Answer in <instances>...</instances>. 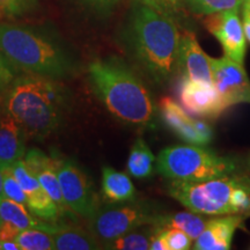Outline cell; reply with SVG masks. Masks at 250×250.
I'll return each instance as SVG.
<instances>
[{"mask_svg": "<svg viewBox=\"0 0 250 250\" xmlns=\"http://www.w3.org/2000/svg\"><path fill=\"white\" fill-rule=\"evenodd\" d=\"M181 34L176 20L137 1L125 29L134 61L155 83L164 85L179 72Z\"/></svg>", "mask_w": 250, "mask_h": 250, "instance_id": "cell-1", "label": "cell"}, {"mask_svg": "<svg viewBox=\"0 0 250 250\" xmlns=\"http://www.w3.org/2000/svg\"><path fill=\"white\" fill-rule=\"evenodd\" d=\"M70 93L58 79L21 74L0 92V107L27 136L44 138L61 127L70 110Z\"/></svg>", "mask_w": 250, "mask_h": 250, "instance_id": "cell-2", "label": "cell"}, {"mask_svg": "<svg viewBox=\"0 0 250 250\" xmlns=\"http://www.w3.org/2000/svg\"><path fill=\"white\" fill-rule=\"evenodd\" d=\"M88 79L111 115L137 129L155 127L156 107L151 93L122 59H95L88 66Z\"/></svg>", "mask_w": 250, "mask_h": 250, "instance_id": "cell-3", "label": "cell"}, {"mask_svg": "<svg viewBox=\"0 0 250 250\" xmlns=\"http://www.w3.org/2000/svg\"><path fill=\"white\" fill-rule=\"evenodd\" d=\"M0 56L17 76L62 79L74 71L71 52L61 40L35 27L0 22Z\"/></svg>", "mask_w": 250, "mask_h": 250, "instance_id": "cell-4", "label": "cell"}, {"mask_svg": "<svg viewBox=\"0 0 250 250\" xmlns=\"http://www.w3.org/2000/svg\"><path fill=\"white\" fill-rule=\"evenodd\" d=\"M158 173L170 181L197 182L237 173L235 161L198 145L166 147L156 159Z\"/></svg>", "mask_w": 250, "mask_h": 250, "instance_id": "cell-5", "label": "cell"}, {"mask_svg": "<svg viewBox=\"0 0 250 250\" xmlns=\"http://www.w3.org/2000/svg\"><path fill=\"white\" fill-rule=\"evenodd\" d=\"M242 177V174L236 173L197 182L170 181L168 192L184 208L195 213L213 217L234 214L230 196Z\"/></svg>", "mask_w": 250, "mask_h": 250, "instance_id": "cell-6", "label": "cell"}, {"mask_svg": "<svg viewBox=\"0 0 250 250\" xmlns=\"http://www.w3.org/2000/svg\"><path fill=\"white\" fill-rule=\"evenodd\" d=\"M155 215L142 203H122V205L99 210L92 219V229L101 240L110 241L140 226H151Z\"/></svg>", "mask_w": 250, "mask_h": 250, "instance_id": "cell-7", "label": "cell"}, {"mask_svg": "<svg viewBox=\"0 0 250 250\" xmlns=\"http://www.w3.org/2000/svg\"><path fill=\"white\" fill-rule=\"evenodd\" d=\"M57 175L68 208L79 217H95L100 210L99 197L85 171L71 160L59 161Z\"/></svg>", "mask_w": 250, "mask_h": 250, "instance_id": "cell-8", "label": "cell"}, {"mask_svg": "<svg viewBox=\"0 0 250 250\" xmlns=\"http://www.w3.org/2000/svg\"><path fill=\"white\" fill-rule=\"evenodd\" d=\"M180 101L190 114L197 117L217 118L229 104L223 98L214 83L192 80L182 77L179 88Z\"/></svg>", "mask_w": 250, "mask_h": 250, "instance_id": "cell-9", "label": "cell"}, {"mask_svg": "<svg viewBox=\"0 0 250 250\" xmlns=\"http://www.w3.org/2000/svg\"><path fill=\"white\" fill-rule=\"evenodd\" d=\"M210 61L214 86L229 107L239 103H250V79L243 64L227 56L210 57Z\"/></svg>", "mask_w": 250, "mask_h": 250, "instance_id": "cell-10", "label": "cell"}, {"mask_svg": "<svg viewBox=\"0 0 250 250\" xmlns=\"http://www.w3.org/2000/svg\"><path fill=\"white\" fill-rule=\"evenodd\" d=\"M206 27L223 45L225 56L243 64L246 57L247 39L242 21L239 17V9H229L208 15Z\"/></svg>", "mask_w": 250, "mask_h": 250, "instance_id": "cell-11", "label": "cell"}, {"mask_svg": "<svg viewBox=\"0 0 250 250\" xmlns=\"http://www.w3.org/2000/svg\"><path fill=\"white\" fill-rule=\"evenodd\" d=\"M11 169L26 193L28 210L43 220L59 223L62 215L57 205L50 198L48 192L42 187L36 175L28 168L23 159L14 162L11 166Z\"/></svg>", "mask_w": 250, "mask_h": 250, "instance_id": "cell-12", "label": "cell"}, {"mask_svg": "<svg viewBox=\"0 0 250 250\" xmlns=\"http://www.w3.org/2000/svg\"><path fill=\"white\" fill-rule=\"evenodd\" d=\"M23 160L28 168L36 175L50 198L56 203L62 218L68 217L76 219L77 214L68 208L62 196V187L57 175L59 161L50 158L39 148H30L29 151H27Z\"/></svg>", "mask_w": 250, "mask_h": 250, "instance_id": "cell-13", "label": "cell"}, {"mask_svg": "<svg viewBox=\"0 0 250 250\" xmlns=\"http://www.w3.org/2000/svg\"><path fill=\"white\" fill-rule=\"evenodd\" d=\"M179 71L192 80L213 83L210 56L203 51L195 34L184 31L181 35L179 50Z\"/></svg>", "mask_w": 250, "mask_h": 250, "instance_id": "cell-14", "label": "cell"}, {"mask_svg": "<svg viewBox=\"0 0 250 250\" xmlns=\"http://www.w3.org/2000/svg\"><path fill=\"white\" fill-rule=\"evenodd\" d=\"M246 217L242 214L215 215L208 219L204 230L196 239L193 249L228 250L232 247L234 233L243 226Z\"/></svg>", "mask_w": 250, "mask_h": 250, "instance_id": "cell-15", "label": "cell"}, {"mask_svg": "<svg viewBox=\"0 0 250 250\" xmlns=\"http://www.w3.org/2000/svg\"><path fill=\"white\" fill-rule=\"evenodd\" d=\"M26 131L0 107V167L12 166L26 155Z\"/></svg>", "mask_w": 250, "mask_h": 250, "instance_id": "cell-16", "label": "cell"}, {"mask_svg": "<svg viewBox=\"0 0 250 250\" xmlns=\"http://www.w3.org/2000/svg\"><path fill=\"white\" fill-rule=\"evenodd\" d=\"M159 109L165 124L184 143L198 146L208 145L197 130L196 118L190 117L176 101L168 96L162 98Z\"/></svg>", "mask_w": 250, "mask_h": 250, "instance_id": "cell-17", "label": "cell"}, {"mask_svg": "<svg viewBox=\"0 0 250 250\" xmlns=\"http://www.w3.org/2000/svg\"><path fill=\"white\" fill-rule=\"evenodd\" d=\"M0 220L17 227L20 230L34 228L50 234L57 233L62 227V225L59 223H52L35 217L28 210L26 205L12 201L4 195L0 196Z\"/></svg>", "mask_w": 250, "mask_h": 250, "instance_id": "cell-18", "label": "cell"}, {"mask_svg": "<svg viewBox=\"0 0 250 250\" xmlns=\"http://www.w3.org/2000/svg\"><path fill=\"white\" fill-rule=\"evenodd\" d=\"M102 195L110 204H122L134 201L136 189L129 175L105 166L102 168Z\"/></svg>", "mask_w": 250, "mask_h": 250, "instance_id": "cell-19", "label": "cell"}, {"mask_svg": "<svg viewBox=\"0 0 250 250\" xmlns=\"http://www.w3.org/2000/svg\"><path fill=\"white\" fill-rule=\"evenodd\" d=\"M208 220L203 214L195 212H179L165 215H155L151 226L156 228H179L186 232L192 240H196L204 230Z\"/></svg>", "mask_w": 250, "mask_h": 250, "instance_id": "cell-20", "label": "cell"}, {"mask_svg": "<svg viewBox=\"0 0 250 250\" xmlns=\"http://www.w3.org/2000/svg\"><path fill=\"white\" fill-rule=\"evenodd\" d=\"M155 161V156L145 140L138 138L131 147L127 158V173L134 179H147L154 173Z\"/></svg>", "mask_w": 250, "mask_h": 250, "instance_id": "cell-21", "label": "cell"}, {"mask_svg": "<svg viewBox=\"0 0 250 250\" xmlns=\"http://www.w3.org/2000/svg\"><path fill=\"white\" fill-rule=\"evenodd\" d=\"M52 236L55 249L58 250H93L100 248L95 237L78 227L62 225L61 229L52 234Z\"/></svg>", "mask_w": 250, "mask_h": 250, "instance_id": "cell-22", "label": "cell"}, {"mask_svg": "<svg viewBox=\"0 0 250 250\" xmlns=\"http://www.w3.org/2000/svg\"><path fill=\"white\" fill-rule=\"evenodd\" d=\"M245 0H181L186 6L196 14L211 15L229 9H240Z\"/></svg>", "mask_w": 250, "mask_h": 250, "instance_id": "cell-23", "label": "cell"}, {"mask_svg": "<svg viewBox=\"0 0 250 250\" xmlns=\"http://www.w3.org/2000/svg\"><path fill=\"white\" fill-rule=\"evenodd\" d=\"M15 241L20 246L21 250H51L55 249L52 234L41 229L20 230Z\"/></svg>", "mask_w": 250, "mask_h": 250, "instance_id": "cell-24", "label": "cell"}, {"mask_svg": "<svg viewBox=\"0 0 250 250\" xmlns=\"http://www.w3.org/2000/svg\"><path fill=\"white\" fill-rule=\"evenodd\" d=\"M152 232L142 233L131 230L124 235L107 241L105 248L112 250H147L151 247Z\"/></svg>", "mask_w": 250, "mask_h": 250, "instance_id": "cell-25", "label": "cell"}, {"mask_svg": "<svg viewBox=\"0 0 250 250\" xmlns=\"http://www.w3.org/2000/svg\"><path fill=\"white\" fill-rule=\"evenodd\" d=\"M39 0H0V19L23 17L37 7Z\"/></svg>", "mask_w": 250, "mask_h": 250, "instance_id": "cell-26", "label": "cell"}, {"mask_svg": "<svg viewBox=\"0 0 250 250\" xmlns=\"http://www.w3.org/2000/svg\"><path fill=\"white\" fill-rule=\"evenodd\" d=\"M2 195L12 201L27 206V197L22 187L14 176L11 166L2 167Z\"/></svg>", "mask_w": 250, "mask_h": 250, "instance_id": "cell-27", "label": "cell"}, {"mask_svg": "<svg viewBox=\"0 0 250 250\" xmlns=\"http://www.w3.org/2000/svg\"><path fill=\"white\" fill-rule=\"evenodd\" d=\"M166 246L168 250H187L192 246V239L179 228H162Z\"/></svg>", "mask_w": 250, "mask_h": 250, "instance_id": "cell-28", "label": "cell"}, {"mask_svg": "<svg viewBox=\"0 0 250 250\" xmlns=\"http://www.w3.org/2000/svg\"><path fill=\"white\" fill-rule=\"evenodd\" d=\"M138 1L173 18L174 20H177L183 14L184 6L181 0H138Z\"/></svg>", "mask_w": 250, "mask_h": 250, "instance_id": "cell-29", "label": "cell"}, {"mask_svg": "<svg viewBox=\"0 0 250 250\" xmlns=\"http://www.w3.org/2000/svg\"><path fill=\"white\" fill-rule=\"evenodd\" d=\"M78 1L98 13H108L112 8L116 7L121 0H78Z\"/></svg>", "mask_w": 250, "mask_h": 250, "instance_id": "cell-30", "label": "cell"}, {"mask_svg": "<svg viewBox=\"0 0 250 250\" xmlns=\"http://www.w3.org/2000/svg\"><path fill=\"white\" fill-rule=\"evenodd\" d=\"M15 77H17V74L9 67L5 59L0 56V92L6 88Z\"/></svg>", "mask_w": 250, "mask_h": 250, "instance_id": "cell-31", "label": "cell"}, {"mask_svg": "<svg viewBox=\"0 0 250 250\" xmlns=\"http://www.w3.org/2000/svg\"><path fill=\"white\" fill-rule=\"evenodd\" d=\"M243 14V30H245L246 39L250 43V0H245L242 5Z\"/></svg>", "mask_w": 250, "mask_h": 250, "instance_id": "cell-32", "label": "cell"}, {"mask_svg": "<svg viewBox=\"0 0 250 250\" xmlns=\"http://www.w3.org/2000/svg\"><path fill=\"white\" fill-rule=\"evenodd\" d=\"M2 250H21L20 246L18 245V242L15 240H5L2 241L1 245Z\"/></svg>", "mask_w": 250, "mask_h": 250, "instance_id": "cell-33", "label": "cell"}, {"mask_svg": "<svg viewBox=\"0 0 250 250\" xmlns=\"http://www.w3.org/2000/svg\"><path fill=\"white\" fill-rule=\"evenodd\" d=\"M0 196H2V168L0 167Z\"/></svg>", "mask_w": 250, "mask_h": 250, "instance_id": "cell-34", "label": "cell"}, {"mask_svg": "<svg viewBox=\"0 0 250 250\" xmlns=\"http://www.w3.org/2000/svg\"><path fill=\"white\" fill-rule=\"evenodd\" d=\"M248 173H249L248 177H249V179H250V158L248 159Z\"/></svg>", "mask_w": 250, "mask_h": 250, "instance_id": "cell-35", "label": "cell"}, {"mask_svg": "<svg viewBox=\"0 0 250 250\" xmlns=\"http://www.w3.org/2000/svg\"><path fill=\"white\" fill-rule=\"evenodd\" d=\"M1 245H2V241H1V240H0V249H1Z\"/></svg>", "mask_w": 250, "mask_h": 250, "instance_id": "cell-36", "label": "cell"}, {"mask_svg": "<svg viewBox=\"0 0 250 250\" xmlns=\"http://www.w3.org/2000/svg\"><path fill=\"white\" fill-rule=\"evenodd\" d=\"M0 227H1V220H0Z\"/></svg>", "mask_w": 250, "mask_h": 250, "instance_id": "cell-37", "label": "cell"}]
</instances>
